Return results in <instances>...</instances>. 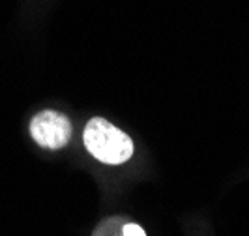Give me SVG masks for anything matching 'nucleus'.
Returning <instances> with one entry per match:
<instances>
[{
    "instance_id": "nucleus-2",
    "label": "nucleus",
    "mask_w": 249,
    "mask_h": 236,
    "mask_svg": "<svg viewBox=\"0 0 249 236\" xmlns=\"http://www.w3.org/2000/svg\"><path fill=\"white\" fill-rule=\"evenodd\" d=\"M30 135L43 148H64L71 139V122L58 111H39L30 122Z\"/></svg>"
},
{
    "instance_id": "nucleus-1",
    "label": "nucleus",
    "mask_w": 249,
    "mask_h": 236,
    "mask_svg": "<svg viewBox=\"0 0 249 236\" xmlns=\"http://www.w3.org/2000/svg\"><path fill=\"white\" fill-rule=\"evenodd\" d=\"M83 143L96 160L107 165H120L133 156L131 137L100 116L88 120L83 133Z\"/></svg>"
},
{
    "instance_id": "nucleus-3",
    "label": "nucleus",
    "mask_w": 249,
    "mask_h": 236,
    "mask_svg": "<svg viewBox=\"0 0 249 236\" xmlns=\"http://www.w3.org/2000/svg\"><path fill=\"white\" fill-rule=\"evenodd\" d=\"M122 236H146V233L135 223H125L122 227Z\"/></svg>"
}]
</instances>
